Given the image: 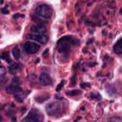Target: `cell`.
I'll return each instance as SVG.
<instances>
[{
    "instance_id": "cell-1",
    "label": "cell",
    "mask_w": 122,
    "mask_h": 122,
    "mask_svg": "<svg viewBox=\"0 0 122 122\" xmlns=\"http://www.w3.org/2000/svg\"><path fill=\"white\" fill-rule=\"evenodd\" d=\"M62 106L58 102H53L48 104L46 106L47 113L51 116H58L62 112Z\"/></svg>"
},
{
    "instance_id": "cell-2",
    "label": "cell",
    "mask_w": 122,
    "mask_h": 122,
    "mask_svg": "<svg viewBox=\"0 0 122 122\" xmlns=\"http://www.w3.org/2000/svg\"><path fill=\"white\" fill-rule=\"evenodd\" d=\"M36 14L44 18H49L51 14V8L46 4H41L38 5L35 9Z\"/></svg>"
},
{
    "instance_id": "cell-3",
    "label": "cell",
    "mask_w": 122,
    "mask_h": 122,
    "mask_svg": "<svg viewBox=\"0 0 122 122\" xmlns=\"http://www.w3.org/2000/svg\"><path fill=\"white\" fill-rule=\"evenodd\" d=\"M26 118L28 122H42L43 120L42 115L36 109L31 110Z\"/></svg>"
},
{
    "instance_id": "cell-4",
    "label": "cell",
    "mask_w": 122,
    "mask_h": 122,
    "mask_svg": "<svg viewBox=\"0 0 122 122\" xmlns=\"http://www.w3.org/2000/svg\"><path fill=\"white\" fill-rule=\"evenodd\" d=\"M24 49L28 53L34 54L39 51L40 46L34 42L27 41L24 44Z\"/></svg>"
},
{
    "instance_id": "cell-5",
    "label": "cell",
    "mask_w": 122,
    "mask_h": 122,
    "mask_svg": "<svg viewBox=\"0 0 122 122\" xmlns=\"http://www.w3.org/2000/svg\"><path fill=\"white\" fill-rule=\"evenodd\" d=\"M26 38L28 39L32 40L37 41L41 44H45L48 41V37L44 34H28L26 36Z\"/></svg>"
},
{
    "instance_id": "cell-6",
    "label": "cell",
    "mask_w": 122,
    "mask_h": 122,
    "mask_svg": "<svg viewBox=\"0 0 122 122\" xmlns=\"http://www.w3.org/2000/svg\"><path fill=\"white\" fill-rule=\"evenodd\" d=\"M6 91L7 93L9 94H13L15 96H18L21 95L23 92L22 89L20 88L19 86L14 85L12 84L7 86L6 88Z\"/></svg>"
},
{
    "instance_id": "cell-7",
    "label": "cell",
    "mask_w": 122,
    "mask_h": 122,
    "mask_svg": "<svg viewBox=\"0 0 122 122\" xmlns=\"http://www.w3.org/2000/svg\"><path fill=\"white\" fill-rule=\"evenodd\" d=\"M40 83L43 85H49L51 84L52 80L49 74L45 72L41 73L39 78Z\"/></svg>"
},
{
    "instance_id": "cell-8",
    "label": "cell",
    "mask_w": 122,
    "mask_h": 122,
    "mask_svg": "<svg viewBox=\"0 0 122 122\" xmlns=\"http://www.w3.org/2000/svg\"><path fill=\"white\" fill-rule=\"evenodd\" d=\"M30 30L33 33L37 34H44L47 31V29L45 26L41 24L32 26Z\"/></svg>"
},
{
    "instance_id": "cell-9",
    "label": "cell",
    "mask_w": 122,
    "mask_h": 122,
    "mask_svg": "<svg viewBox=\"0 0 122 122\" xmlns=\"http://www.w3.org/2000/svg\"><path fill=\"white\" fill-rule=\"evenodd\" d=\"M22 67V65L20 63H13L9 67V71L10 74H15L18 73Z\"/></svg>"
},
{
    "instance_id": "cell-10",
    "label": "cell",
    "mask_w": 122,
    "mask_h": 122,
    "mask_svg": "<svg viewBox=\"0 0 122 122\" xmlns=\"http://www.w3.org/2000/svg\"><path fill=\"white\" fill-rule=\"evenodd\" d=\"M113 51L117 54L122 53V38L119 39L113 47Z\"/></svg>"
},
{
    "instance_id": "cell-11",
    "label": "cell",
    "mask_w": 122,
    "mask_h": 122,
    "mask_svg": "<svg viewBox=\"0 0 122 122\" xmlns=\"http://www.w3.org/2000/svg\"><path fill=\"white\" fill-rule=\"evenodd\" d=\"M12 54L13 57L16 60H19L20 57V49L17 47L13 48L12 50Z\"/></svg>"
},
{
    "instance_id": "cell-12",
    "label": "cell",
    "mask_w": 122,
    "mask_h": 122,
    "mask_svg": "<svg viewBox=\"0 0 122 122\" xmlns=\"http://www.w3.org/2000/svg\"><path fill=\"white\" fill-rule=\"evenodd\" d=\"M1 58L3 60H5L7 62L10 63L12 61L10 57V54L8 51H5L2 53L1 55Z\"/></svg>"
},
{
    "instance_id": "cell-13",
    "label": "cell",
    "mask_w": 122,
    "mask_h": 122,
    "mask_svg": "<svg viewBox=\"0 0 122 122\" xmlns=\"http://www.w3.org/2000/svg\"><path fill=\"white\" fill-rule=\"evenodd\" d=\"M6 69L3 66L0 65V81L3 80L6 74Z\"/></svg>"
},
{
    "instance_id": "cell-14",
    "label": "cell",
    "mask_w": 122,
    "mask_h": 122,
    "mask_svg": "<svg viewBox=\"0 0 122 122\" xmlns=\"http://www.w3.org/2000/svg\"><path fill=\"white\" fill-rule=\"evenodd\" d=\"M109 122H122V118L118 116H114L110 118Z\"/></svg>"
},
{
    "instance_id": "cell-15",
    "label": "cell",
    "mask_w": 122,
    "mask_h": 122,
    "mask_svg": "<svg viewBox=\"0 0 122 122\" xmlns=\"http://www.w3.org/2000/svg\"><path fill=\"white\" fill-rule=\"evenodd\" d=\"M48 97H47V96H43V95H41V96H39L37 97H36L35 98V100L37 102H44V101H45V100H46Z\"/></svg>"
},
{
    "instance_id": "cell-16",
    "label": "cell",
    "mask_w": 122,
    "mask_h": 122,
    "mask_svg": "<svg viewBox=\"0 0 122 122\" xmlns=\"http://www.w3.org/2000/svg\"><path fill=\"white\" fill-rule=\"evenodd\" d=\"M11 84L14 85L19 86V85H20V80H19V79L17 77L14 78L12 80Z\"/></svg>"
},
{
    "instance_id": "cell-17",
    "label": "cell",
    "mask_w": 122,
    "mask_h": 122,
    "mask_svg": "<svg viewBox=\"0 0 122 122\" xmlns=\"http://www.w3.org/2000/svg\"><path fill=\"white\" fill-rule=\"evenodd\" d=\"M79 91L78 90H73L72 91H70L67 93V94L70 96H74L78 95L79 93Z\"/></svg>"
},
{
    "instance_id": "cell-18",
    "label": "cell",
    "mask_w": 122,
    "mask_h": 122,
    "mask_svg": "<svg viewBox=\"0 0 122 122\" xmlns=\"http://www.w3.org/2000/svg\"><path fill=\"white\" fill-rule=\"evenodd\" d=\"M21 122H28V120H27V119H26V117H25V118H24L22 120Z\"/></svg>"
},
{
    "instance_id": "cell-19",
    "label": "cell",
    "mask_w": 122,
    "mask_h": 122,
    "mask_svg": "<svg viewBox=\"0 0 122 122\" xmlns=\"http://www.w3.org/2000/svg\"><path fill=\"white\" fill-rule=\"evenodd\" d=\"M39 61H40V59H39V58H38V59H37L36 61H35V63H38Z\"/></svg>"
},
{
    "instance_id": "cell-20",
    "label": "cell",
    "mask_w": 122,
    "mask_h": 122,
    "mask_svg": "<svg viewBox=\"0 0 122 122\" xmlns=\"http://www.w3.org/2000/svg\"><path fill=\"white\" fill-rule=\"evenodd\" d=\"M2 117H1V116H0V122H1V121H2Z\"/></svg>"
},
{
    "instance_id": "cell-21",
    "label": "cell",
    "mask_w": 122,
    "mask_h": 122,
    "mask_svg": "<svg viewBox=\"0 0 122 122\" xmlns=\"http://www.w3.org/2000/svg\"><path fill=\"white\" fill-rule=\"evenodd\" d=\"M121 72H122V69H121Z\"/></svg>"
}]
</instances>
